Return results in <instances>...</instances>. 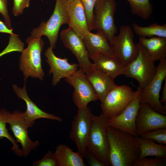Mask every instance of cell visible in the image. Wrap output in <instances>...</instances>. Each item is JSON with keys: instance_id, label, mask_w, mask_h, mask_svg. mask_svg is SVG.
<instances>
[{"instance_id": "37", "label": "cell", "mask_w": 166, "mask_h": 166, "mask_svg": "<svg viewBox=\"0 0 166 166\" xmlns=\"http://www.w3.org/2000/svg\"><path fill=\"white\" fill-rule=\"evenodd\" d=\"M73 0H68V2H70V1H73Z\"/></svg>"}, {"instance_id": "8", "label": "cell", "mask_w": 166, "mask_h": 166, "mask_svg": "<svg viewBox=\"0 0 166 166\" xmlns=\"http://www.w3.org/2000/svg\"><path fill=\"white\" fill-rule=\"evenodd\" d=\"M166 78V59L160 61L156 67V74L150 83L144 88L141 89L140 100V103L148 104L157 112L166 114V104L160 102V92L162 85Z\"/></svg>"}, {"instance_id": "10", "label": "cell", "mask_w": 166, "mask_h": 166, "mask_svg": "<svg viewBox=\"0 0 166 166\" xmlns=\"http://www.w3.org/2000/svg\"><path fill=\"white\" fill-rule=\"evenodd\" d=\"M133 37V30L130 26H122L118 35L114 37L110 44L115 55L125 66L134 60L138 54V44L134 42Z\"/></svg>"}, {"instance_id": "17", "label": "cell", "mask_w": 166, "mask_h": 166, "mask_svg": "<svg viewBox=\"0 0 166 166\" xmlns=\"http://www.w3.org/2000/svg\"><path fill=\"white\" fill-rule=\"evenodd\" d=\"M12 88L18 97L26 102L27 109L25 112H24V117L31 127L35 124L36 120L41 118L62 122V119L60 117L44 112L39 109L31 100L27 92L26 81H24L22 88H20L16 84L13 85Z\"/></svg>"}, {"instance_id": "12", "label": "cell", "mask_w": 166, "mask_h": 166, "mask_svg": "<svg viewBox=\"0 0 166 166\" xmlns=\"http://www.w3.org/2000/svg\"><path fill=\"white\" fill-rule=\"evenodd\" d=\"M16 138V143H20L22 146L23 156L27 157L33 150L35 149L39 144L38 141H33L30 138L27 129L30 126L26 120L24 112L15 110L9 112L7 121Z\"/></svg>"}, {"instance_id": "5", "label": "cell", "mask_w": 166, "mask_h": 166, "mask_svg": "<svg viewBox=\"0 0 166 166\" xmlns=\"http://www.w3.org/2000/svg\"><path fill=\"white\" fill-rule=\"evenodd\" d=\"M139 51L136 58L125 66L124 75L136 79L139 88L142 89L147 86L154 78L156 67L150 56L138 43Z\"/></svg>"}, {"instance_id": "30", "label": "cell", "mask_w": 166, "mask_h": 166, "mask_svg": "<svg viewBox=\"0 0 166 166\" xmlns=\"http://www.w3.org/2000/svg\"><path fill=\"white\" fill-rule=\"evenodd\" d=\"M34 166H59L54 154L49 150L41 159L33 163Z\"/></svg>"}, {"instance_id": "26", "label": "cell", "mask_w": 166, "mask_h": 166, "mask_svg": "<svg viewBox=\"0 0 166 166\" xmlns=\"http://www.w3.org/2000/svg\"><path fill=\"white\" fill-rule=\"evenodd\" d=\"M129 3L131 12L134 15L147 20L150 17L153 6L149 0H126Z\"/></svg>"}, {"instance_id": "7", "label": "cell", "mask_w": 166, "mask_h": 166, "mask_svg": "<svg viewBox=\"0 0 166 166\" xmlns=\"http://www.w3.org/2000/svg\"><path fill=\"white\" fill-rule=\"evenodd\" d=\"M116 9L115 0H97L94 8L93 30L104 32L110 45L118 29L114 21Z\"/></svg>"}, {"instance_id": "31", "label": "cell", "mask_w": 166, "mask_h": 166, "mask_svg": "<svg viewBox=\"0 0 166 166\" xmlns=\"http://www.w3.org/2000/svg\"><path fill=\"white\" fill-rule=\"evenodd\" d=\"M166 165V158H149L147 157L139 159L134 166H165Z\"/></svg>"}, {"instance_id": "6", "label": "cell", "mask_w": 166, "mask_h": 166, "mask_svg": "<svg viewBox=\"0 0 166 166\" xmlns=\"http://www.w3.org/2000/svg\"><path fill=\"white\" fill-rule=\"evenodd\" d=\"M138 92V89L134 91L127 85H116L101 103L102 113L109 120L117 115L134 98Z\"/></svg>"}, {"instance_id": "28", "label": "cell", "mask_w": 166, "mask_h": 166, "mask_svg": "<svg viewBox=\"0 0 166 166\" xmlns=\"http://www.w3.org/2000/svg\"><path fill=\"white\" fill-rule=\"evenodd\" d=\"M140 138L153 141L156 143L166 145V128L155 129L145 132Z\"/></svg>"}, {"instance_id": "27", "label": "cell", "mask_w": 166, "mask_h": 166, "mask_svg": "<svg viewBox=\"0 0 166 166\" xmlns=\"http://www.w3.org/2000/svg\"><path fill=\"white\" fill-rule=\"evenodd\" d=\"M9 112L4 108L0 109V140L3 138L8 139L12 144L11 149L14 152L19 156H23L22 150L17 144L15 139L9 133L6 127L7 117Z\"/></svg>"}, {"instance_id": "29", "label": "cell", "mask_w": 166, "mask_h": 166, "mask_svg": "<svg viewBox=\"0 0 166 166\" xmlns=\"http://www.w3.org/2000/svg\"><path fill=\"white\" fill-rule=\"evenodd\" d=\"M84 8L86 16L88 29L90 31L93 30L94 14V8L97 0H79Z\"/></svg>"}, {"instance_id": "32", "label": "cell", "mask_w": 166, "mask_h": 166, "mask_svg": "<svg viewBox=\"0 0 166 166\" xmlns=\"http://www.w3.org/2000/svg\"><path fill=\"white\" fill-rule=\"evenodd\" d=\"M30 0H13V13L15 16L22 14L23 10L29 6Z\"/></svg>"}, {"instance_id": "21", "label": "cell", "mask_w": 166, "mask_h": 166, "mask_svg": "<svg viewBox=\"0 0 166 166\" xmlns=\"http://www.w3.org/2000/svg\"><path fill=\"white\" fill-rule=\"evenodd\" d=\"M91 59L95 67L114 79L120 75H124L125 66L116 55L98 54Z\"/></svg>"}, {"instance_id": "2", "label": "cell", "mask_w": 166, "mask_h": 166, "mask_svg": "<svg viewBox=\"0 0 166 166\" xmlns=\"http://www.w3.org/2000/svg\"><path fill=\"white\" fill-rule=\"evenodd\" d=\"M109 119L102 113L93 114L92 126L88 139L87 149L105 166L109 165L108 129Z\"/></svg>"}, {"instance_id": "24", "label": "cell", "mask_w": 166, "mask_h": 166, "mask_svg": "<svg viewBox=\"0 0 166 166\" xmlns=\"http://www.w3.org/2000/svg\"><path fill=\"white\" fill-rule=\"evenodd\" d=\"M140 149L139 159L148 156L166 158V145L137 137Z\"/></svg>"}, {"instance_id": "22", "label": "cell", "mask_w": 166, "mask_h": 166, "mask_svg": "<svg viewBox=\"0 0 166 166\" xmlns=\"http://www.w3.org/2000/svg\"><path fill=\"white\" fill-rule=\"evenodd\" d=\"M139 42L154 61L166 57V38L153 37L146 38L139 37Z\"/></svg>"}, {"instance_id": "15", "label": "cell", "mask_w": 166, "mask_h": 166, "mask_svg": "<svg viewBox=\"0 0 166 166\" xmlns=\"http://www.w3.org/2000/svg\"><path fill=\"white\" fill-rule=\"evenodd\" d=\"M136 124L137 133L139 136L155 129L166 128V116L157 112L148 104L141 103Z\"/></svg>"}, {"instance_id": "34", "label": "cell", "mask_w": 166, "mask_h": 166, "mask_svg": "<svg viewBox=\"0 0 166 166\" xmlns=\"http://www.w3.org/2000/svg\"><path fill=\"white\" fill-rule=\"evenodd\" d=\"M89 165L90 166H105L92 153L86 149L83 155Z\"/></svg>"}, {"instance_id": "4", "label": "cell", "mask_w": 166, "mask_h": 166, "mask_svg": "<svg viewBox=\"0 0 166 166\" xmlns=\"http://www.w3.org/2000/svg\"><path fill=\"white\" fill-rule=\"evenodd\" d=\"M68 0H56L53 13L50 18L46 22L42 21L38 28H33L30 37L38 38L45 36L49 41L50 46L55 49L60 27L68 24Z\"/></svg>"}, {"instance_id": "13", "label": "cell", "mask_w": 166, "mask_h": 166, "mask_svg": "<svg viewBox=\"0 0 166 166\" xmlns=\"http://www.w3.org/2000/svg\"><path fill=\"white\" fill-rule=\"evenodd\" d=\"M141 89H138L136 97L118 115L109 120V126L138 136L136 131V121L141 107L140 95Z\"/></svg>"}, {"instance_id": "3", "label": "cell", "mask_w": 166, "mask_h": 166, "mask_svg": "<svg viewBox=\"0 0 166 166\" xmlns=\"http://www.w3.org/2000/svg\"><path fill=\"white\" fill-rule=\"evenodd\" d=\"M27 47L22 50L19 61V69L23 73L24 80L29 77L43 81L45 75L42 69L41 57L44 43L41 38L28 37L26 40Z\"/></svg>"}, {"instance_id": "18", "label": "cell", "mask_w": 166, "mask_h": 166, "mask_svg": "<svg viewBox=\"0 0 166 166\" xmlns=\"http://www.w3.org/2000/svg\"><path fill=\"white\" fill-rule=\"evenodd\" d=\"M83 39L89 58L98 54L115 55L113 47L109 44L107 36L103 31H97L96 34L89 31Z\"/></svg>"}, {"instance_id": "36", "label": "cell", "mask_w": 166, "mask_h": 166, "mask_svg": "<svg viewBox=\"0 0 166 166\" xmlns=\"http://www.w3.org/2000/svg\"><path fill=\"white\" fill-rule=\"evenodd\" d=\"M165 82L163 88L162 95L160 102L162 104H166V78L164 79Z\"/></svg>"}, {"instance_id": "11", "label": "cell", "mask_w": 166, "mask_h": 166, "mask_svg": "<svg viewBox=\"0 0 166 166\" xmlns=\"http://www.w3.org/2000/svg\"><path fill=\"white\" fill-rule=\"evenodd\" d=\"M65 80L74 88L73 99L78 109L85 108L90 102L99 100L85 73L79 69L65 78Z\"/></svg>"}, {"instance_id": "35", "label": "cell", "mask_w": 166, "mask_h": 166, "mask_svg": "<svg viewBox=\"0 0 166 166\" xmlns=\"http://www.w3.org/2000/svg\"><path fill=\"white\" fill-rule=\"evenodd\" d=\"M0 33H3L15 34L13 32V29H9L6 26L5 23L0 20Z\"/></svg>"}, {"instance_id": "19", "label": "cell", "mask_w": 166, "mask_h": 166, "mask_svg": "<svg viewBox=\"0 0 166 166\" xmlns=\"http://www.w3.org/2000/svg\"><path fill=\"white\" fill-rule=\"evenodd\" d=\"M85 75L101 103L108 93L117 85L114 79L97 68L93 63Z\"/></svg>"}, {"instance_id": "23", "label": "cell", "mask_w": 166, "mask_h": 166, "mask_svg": "<svg viewBox=\"0 0 166 166\" xmlns=\"http://www.w3.org/2000/svg\"><path fill=\"white\" fill-rule=\"evenodd\" d=\"M54 154L59 166H85L83 156L73 151L67 145L61 144L56 147Z\"/></svg>"}, {"instance_id": "1", "label": "cell", "mask_w": 166, "mask_h": 166, "mask_svg": "<svg viewBox=\"0 0 166 166\" xmlns=\"http://www.w3.org/2000/svg\"><path fill=\"white\" fill-rule=\"evenodd\" d=\"M137 137L109 127L108 138L109 165L134 166L139 159L140 152Z\"/></svg>"}, {"instance_id": "16", "label": "cell", "mask_w": 166, "mask_h": 166, "mask_svg": "<svg viewBox=\"0 0 166 166\" xmlns=\"http://www.w3.org/2000/svg\"><path fill=\"white\" fill-rule=\"evenodd\" d=\"M53 49L49 47L44 53L46 61L50 66L49 73L53 74L52 84L56 85L63 78L70 76L77 69L78 64H70L67 58L61 59L56 56Z\"/></svg>"}, {"instance_id": "33", "label": "cell", "mask_w": 166, "mask_h": 166, "mask_svg": "<svg viewBox=\"0 0 166 166\" xmlns=\"http://www.w3.org/2000/svg\"><path fill=\"white\" fill-rule=\"evenodd\" d=\"M8 0H0V13L4 19L5 24L10 29H12L11 21L7 9Z\"/></svg>"}, {"instance_id": "25", "label": "cell", "mask_w": 166, "mask_h": 166, "mask_svg": "<svg viewBox=\"0 0 166 166\" xmlns=\"http://www.w3.org/2000/svg\"><path fill=\"white\" fill-rule=\"evenodd\" d=\"M133 31L139 37L144 38L158 37L166 38V24L160 25L153 23L146 26H141L133 23L132 27Z\"/></svg>"}, {"instance_id": "14", "label": "cell", "mask_w": 166, "mask_h": 166, "mask_svg": "<svg viewBox=\"0 0 166 166\" xmlns=\"http://www.w3.org/2000/svg\"><path fill=\"white\" fill-rule=\"evenodd\" d=\"M61 39L64 46L76 57L79 69L85 73L93 65L89 60L83 38L69 27L60 33Z\"/></svg>"}, {"instance_id": "9", "label": "cell", "mask_w": 166, "mask_h": 166, "mask_svg": "<svg viewBox=\"0 0 166 166\" xmlns=\"http://www.w3.org/2000/svg\"><path fill=\"white\" fill-rule=\"evenodd\" d=\"M93 114L88 107L78 109L72 121L69 138L73 141L77 152L83 156L92 126Z\"/></svg>"}, {"instance_id": "20", "label": "cell", "mask_w": 166, "mask_h": 166, "mask_svg": "<svg viewBox=\"0 0 166 166\" xmlns=\"http://www.w3.org/2000/svg\"><path fill=\"white\" fill-rule=\"evenodd\" d=\"M69 27L82 38L89 31L83 7L79 0L68 2Z\"/></svg>"}]
</instances>
